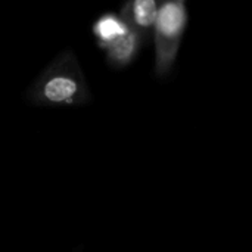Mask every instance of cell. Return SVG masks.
<instances>
[{"instance_id": "6da1fadb", "label": "cell", "mask_w": 252, "mask_h": 252, "mask_svg": "<svg viewBox=\"0 0 252 252\" xmlns=\"http://www.w3.org/2000/svg\"><path fill=\"white\" fill-rule=\"evenodd\" d=\"M27 100L35 106H83L92 90L72 49L59 52L27 89Z\"/></svg>"}, {"instance_id": "7a4b0ae2", "label": "cell", "mask_w": 252, "mask_h": 252, "mask_svg": "<svg viewBox=\"0 0 252 252\" xmlns=\"http://www.w3.org/2000/svg\"><path fill=\"white\" fill-rule=\"evenodd\" d=\"M189 22L186 1L162 0L158 9L157 19L151 37L154 38V71L155 75L164 78L171 74L177 55L183 41L185 31Z\"/></svg>"}, {"instance_id": "3957f363", "label": "cell", "mask_w": 252, "mask_h": 252, "mask_svg": "<svg viewBox=\"0 0 252 252\" xmlns=\"http://www.w3.org/2000/svg\"><path fill=\"white\" fill-rule=\"evenodd\" d=\"M161 1L162 0H126L120 15L131 28L137 30L148 40L151 37Z\"/></svg>"}, {"instance_id": "277c9868", "label": "cell", "mask_w": 252, "mask_h": 252, "mask_svg": "<svg viewBox=\"0 0 252 252\" xmlns=\"http://www.w3.org/2000/svg\"><path fill=\"white\" fill-rule=\"evenodd\" d=\"M145 41L146 38L137 30L130 27L128 31L121 38H118L114 44H111L105 50L108 63L115 68L128 66L137 58Z\"/></svg>"}, {"instance_id": "5b68a950", "label": "cell", "mask_w": 252, "mask_h": 252, "mask_svg": "<svg viewBox=\"0 0 252 252\" xmlns=\"http://www.w3.org/2000/svg\"><path fill=\"white\" fill-rule=\"evenodd\" d=\"M128 28L130 25L120 13L105 12L93 22L92 32L97 47L105 52L111 44H114L118 38H121L128 31Z\"/></svg>"}, {"instance_id": "8992f818", "label": "cell", "mask_w": 252, "mask_h": 252, "mask_svg": "<svg viewBox=\"0 0 252 252\" xmlns=\"http://www.w3.org/2000/svg\"><path fill=\"white\" fill-rule=\"evenodd\" d=\"M182 1H186V0H182Z\"/></svg>"}]
</instances>
